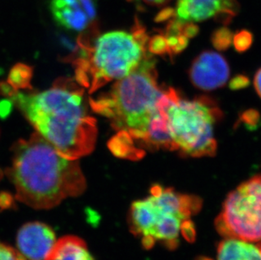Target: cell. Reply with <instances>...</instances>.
I'll return each mask as SVG.
<instances>
[{"instance_id": "cell-2", "label": "cell", "mask_w": 261, "mask_h": 260, "mask_svg": "<svg viewBox=\"0 0 261 260\" xmlns=\"http://www.w3.org/2000/svg\"><path fill=\"white\" fill-rule=\"evenodd\" d=\"M5 172L16 199L36 210L54 208L87 189L78 161L62 155L37 132L15 143L12 163Z\"/></svg>"}, {"instance_id": "cell-5", "label": "cell", "mask_w": 261, "mask_h": 260, "mask_svg": "<svg viewBox=\"0 0 261 260\" xmlns=\"http://www.w3.org/2000/svg\"><path fill=\"white\" fill-rule=\"evenodd\" d=\"M168 122L176 150L191 157H213L217 151L215 124L222 113L209 98L185 100L180 96L168 107Z\"/></svg>"}, {"instance_id": "cell-11", "label": "cell", "mask_w": 261, "mask_h": 260, "mask_svg": "<svg viewBox=\"0 0 261 260\" xmlns=\"http://www.w3.org/2000/svg\"><path fill=\"white\" fill-rule=\"evenodd\" d=\"M159 211L150 196L134 202L128 212V223L136 236H150L159 218ZM151 237V236H150Z\"/></svg>"}, {"instance_id": "cell-19", "label": "cell", "mask_w": 261, "mask_h": 260, "mask_svg": "<svg viewBox=\"0 0 261 260\" xmlns=\"http://www.w3.org/2000/svg\"><path fill=\"white\" fill-rule=\"evenodd\" d=\"M249 80L246 77L239 76L235 77L233 78L231 83H230V88L232 90H238V89L245 88L247 86H249Z\"/></svg>"}, {"instance_id": "cell-8", "label": "cell", "mask_w": 261, "mask_h": 260, "mask_svg": "<svg viewBox=\"0 0 261 260\" xmlns=\"http://www.w3.org/2000/svg\"><path fill=\"white\" fill-rule=\"evenodd\" d=\"M97 0H51L55 21L65 29L83 32L93 27Z\"/></svg>"}, {"instance_id": "cell-3", "label": "cell", "mask_w": 261, "mask_h": 260, "mask_svg": "<svg viewBox=\"0 0 261 260\" xmlns=\"http://www.w3.org/2000/svg\"><path fill=\"white\" fill-rule=\"evenodd\" d=\"M163 93L155 60L147 54L136 70L116 81L109 91L90 97L89 105L110 121L116 135L129 138L141 150L144 135Z\"/></svg>"}, {"instance_id": "cell-17", "label": "cell", "mask_w": 261, "mask_h": 260, "mask_svg": "<svg viewBox=\"0 0 261 260\" xmlns=\"http://www.w3.org/2000/svg\"><path fill=\"white\" fill-rule=\"evenodd\" d=\"M0 260H25V258L15 248L0 242Z\"/></svg>"}, {"instance_id": "cell-23", "label": "cell", "mask_w": 261, "mask_h": 260, "mask_svg": "<svg viewBox=\"0 0 261 260\" xmlns=\"http://www.w3.org/2000/svg\"><path fill=\"white\" fill-rule=\"evenodd\" d=\"M196 260H212L209 258H205V257H200V258H196Z\"/></svg>"}, {"instance_id": "cell-13", "label": "cell", "mask_w": 261, "mask_h": 260, "mask_svg": "<svg viewBox=\"0 0 261 260\" xmlns=\"http://www.w3.org/2000/svg\"><path fill=\"white\" fill-rule=\"evenodd\" d=\"M217 260H261V242L226 238L217 248Z\"/></svg>"}, {"instance_id": "cell-14", "label": "cell", "mask_w": 261, "mask_h": 260, "mask_svg": "<svg viewBox=\"0 0 261 260\" xmlns=\"http://www.w3.org/2000/svg\"><path fill=\"white\" fill-rule=\"evenodd\" d=\"M233 39V35L227 28H221L215 32L212 43L217 49L225 50L229 47Z\"/></svg>"}, {"instance_id": "cell-15", "label": "cell", "mask_w": 261, "mask_h": 260, "mask_svg": "<svg viewBox=\"0 0 261 260\" xmlns=\"http://www.w3.org/2000/svg\"><path fill=\"white\" fill-rule=\"evenodd\" d=\"M147 48L149 51L154 54H168V44H167V40L164 35H156L153 37L150 41H148Z\"/></svg>"}, {"instance_id": "cell-10", "label": "cell", "mask_w": 261, "mask_h": 260, "mask_svg": "<svg viewBox=\"0 0 261 260\" xmlns=\"http://www.w3.org/2000/svg\"><path fill=\"white\" fill-rule=\"evenodd\" d=\"M56 241V235L51 226L40 221L23 225L16 237L19 252L28 260H44Z\"/></svg>"}, {"instance_id": "cell-16", "label": "cell", "mask_w": 261, "mask_h": 260, "mask_svg": "<svg viewBox=\"0 0 261 260\" xmlns=\"http://www.w3.org/2000/svg\"><path fill=\"white\" fill-rule=\"evenodd\" d=\"M232 41H233L235 48L239 52H244L250 47L253 39H252V35L249 32L242 31L236 35H234Z\"/></svg>"}, {"instance_id": "cell-7", "label": "cell", "mask_w": 261, "mask_h": 260, "mask_svg": "<svg viewBox=\"0 0 261 260\" xmlns=\"http://www.w3.org/2000/svg\"><path fill=\"white\" fill-rule=\"evenodd\" d=\"M189 74L196 88L210 91L221 88L227 83L230 69L222 55L213 51H205L194 60Z\"/></svg>"}, {"instance_id": "cell-22", "label": "cell", "mask_w": 261, "mask_h": 260, "mask_svg": "<svg viewBox=\"0 0 261 260\" xmlns=\"http://www.w3.org/2000/svg\"><path fill=\"white\" fill-rule=\"evenodd\" d=\"M254 84L257 93L261 97V69L257 71L256 74L254 76Z\"/></svg>"}, {"instance_id": "cell-1", "label": "cell", "mask_w": 261, "mask_h": 260, "mask_svg": "<svg viewBox=\"0 0 261 260\" xmlns=\"http://www.w3.org/2000/svg\"><path fill=\"white\" fill-rule=\"evenodd\" d=\"M7 91L36 132L62 155L78 160L93 151L96 120L89 113L85 89L76 81L60 78L42 91Z\"/></svg>"}, {"instance_id": "cell-18", "label": "cell", "mask_w": 261, "mask_h": 260, "mask_svg": "<svg viewBox=\"0 0 261 260\" xmlns=\"http://www.w3.org/2000/svg\"><path fill=\"white\" fill-rule=\"evenodd\" d=\"M180 231L182 233V237L189 241V242H194L195 238V225L192 221L186 219L185 221H182L181 224V228Z\"/></svg>"}, {"instance_id": "cell-12", "label": "cell", "mask_w": 261, "mask_h": 260, "mask_svg": "<svg viewBox=\"0 0 261 260\" xmlns=\"http://www.w3.org/2000/svg\"><path fill=\"white\" fill-rule=\"evenodd\" d=\"M44 260H95L83 239L65 236L56 241Z\"/></svg>"}, {"instance_id": "cell-21", "label": "cell", "mask_w": 261, "mask_h": 260, "mask_svg": "<svg viewBox=\"0 0 261 260\" xmlns=\"http://www.w3.org/2000/svg\"><path fill=\"white\" fill-rule=\"evenodd\" d=\"M129 1H138V2L144 3V4L149 5V6L162 7V6L168 5V3L172 1V0H129Z\"/></svg>"}, {"instance_id": "cell-20", "label": "cell", "mask_w": 261, "mask_h": 260, "mask_svg": "<svg viewBox=\"0 0 261 260\" xmlns=\"http://www.w3.org/2000/svg\"><path fill=\"white\" fill-rule=\"evenodd\" d=\"M14 205L13 198L8 193H1L0 194V209L6 210V209L12 208Z\"/></svg>"}, {"instance_id": "cell-9", "label": "cell", "mask_w": 261, "mask_h": 260, "mask_svg": "<svg viewBox=\"0 0 261 260\" xmlns=\"http://www.w3.org/2000/svg\"><path fill=\"white\" fill-rule=\"evenodd\" d=\"M237 10L235 0H177L175 15L184 22H198L216 17L227 23Z\"/></svg>"}, {"instance_id": "cell-6", "label": "cell", "mask_w": 261, "mask_h": 260, "mask_svg": "<svg viewBox=\"0 0 261 260\" xmlns=\"http://www.w3.org/2000/svg\"><path fill=\"white\" fill-rule=\"evenodd\" d=\"M215 226L225 238L261 241V175L243 183L228 194Z\"/></svg>"}, {"instance_id": "cell-4", "label": "cell", "mask_w": 261, "mask_h": 260, "mask_svg": "<svg viewBox=\"0 0 261 260\" xmlns=\"http://www.w3.org/2000/svg\"><path fill=\"white\" fill-rule=\"evenodd\" d=\"M147 45V34L139 22L131 32H106L94 40L81 37L80 54L73 62L75 81L94 93L136 70L148 54Z\"/></svg>"}]
</instances>
